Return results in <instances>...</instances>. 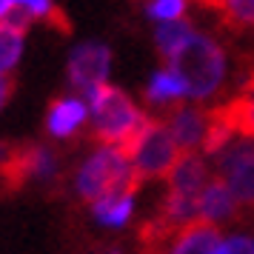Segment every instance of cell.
<instances>
[{
  "label": "cell",
  "mask_w": 254,
  "mask_h": 254,
  "mask_svg": "<svg viewBox=\"0 0 254 254\" xmlns=\"http://www.w3.org/2000/svg\"><path fill=\"white\" fill-rule=\"evenodd\" d=\"M166 66H172L180 74V80L186 83L189 100L203 103V100L214 97L223 89L226 71H229V60H226V52H223V46L214 37L194 29L191 37L186 40V46Z\"/></svg>",
  "instance_id": "obj_1"
},
{
  "label": "cell",
  "mask_w": 254,
  "mask_h": 254,
  "mask_svg": "<svg viewBox=\"0 0 254 254\" xmlns=\"http://www.w3.org/2000/svg\"><path fill=\"white\" fill-rule=\"evenodd\" d=\"M83 97L86 109L92 112V137L100 146L123 149L146 123V115L134 106V100L112 83L92 86Z\"/></svg>",
  "instance_id": "obj_2"
},
{
  "label": "cell",
  "mask_w": 254,
  "mask_h": 254,
  "mask_svg": "<svg viewBox=\"0 0 254 254\" xmlns=\"http://www.w3.org/2000/svg\"><path fill=\"white\" fill-rule=\"evenodd\" d=\"M74 183H77V194L89 203H94L106 194H117V191L137 194L140 189V180L131 169V163L117 146H100L80 166Z\"/></svg>",
  "instance_id": "obj_3"
},
{
  "label": "cell",
  "mask_w": 254,
  "mask_h": 254,
  "mask_svg": "<svg viewBox=\"0 0 254 254\" xmlns=\"http://www.w3.org/2000/svg\"><path fill=\"white\" fill-rule=\"evenodd\" d=\"M120 151L128 157V163H131V169H134L140 183L143 180L169 177L177 157L183 154V151L177 149L172 131L166 128V123L154 120V117H146V123L140 126V131Z\"/></svg>",
  "instance_id": "obj_4"
},
{
  "label": "cell",
  "mask_w": 254,
  "mask_h": 254,
  "mask_svg": "<svg viewBox=\"0 0 254 254\" xmlns=\"http://www.w3.org/2000/svg\"><path fill=\"white\" fill-rule=\"evenodd\" d=\"M58 172L55 154L35 143H0V186L17 191L32 177H49Z\"/></svg>",
  "instance_id": "obj_5"
},
{
  "label": "cell",
  "mask_w": 254,
  "mask_h": 254,
  "mask_svg": "<svg viewBox=\"0 0 254 254\" xmlns=\"http://www.w3.org/2000/svg\"><path fill=\"white\" fill-rule=\"evenodd\" d=\"M217 177L229 186L237 206H254V140L234 137L223 151L214 154Z\"/></svg>",
  "instance_id": "obj_6"
},
{
  "label": "cell",
  "mask_w": 254,
  "mask_h": 254,
  "mask_svg": "<svg viewBox=\"0 0 254 254\" xmlns=\"http://www.w3.org/2000/svg\"><path fill=\"white\" fill-rule=\"evenodd\" d=\"M109 69H112V49L106 46V43H97V40L80 43L69 55V63H66L69 83L83 94L89 92L92 86L106 83Z\"/></svg>",
  "instance_id": "obj_7"
},
{
  "label": "cell",
  "mask_w": 254,
  "mask_h": 254,
  "mask_svg": "<svg viewBox=\"0 0 254 254\" xmlns=\"http://www.w3.org/2000/svg\"><path fill=\"white\" fill-rule=\"evenodd\" d=\"M166 128L172 131V137H174V143H177L180 151H197L203 146V137H206L208 112L200 109V106L177 103L172 109L169 120H166Z\"/></svg>",
  "instance_id": "obj_8"
},
{
  "label": "cell",
  "mask_w": 254,
  "mask_h": 254,
  "mask_svg": "<svg viewBox=\"0 0 254 254\" xmlns=\"http://www.w3.org/2000/svg\"><path fill=\"white\" fill-rule=\"evenodd\" d=\"M237 200L231 197L229 186L223 183L220 177L214 180H208L203 186V191L197 194V220H203V223H211V226H217L220 223H229V220L237 217Z\"/></svg>",
  "instance_id": "obj_9"
},
{
  "label": "cell",
  "mask_w": 254,
  "mask_h": 254,
  "mask_svg": "<svg viewBox=\"0 0 254 254\" xmlns=\"http://www.w3.org/2000/svg\"><path fill=\"white\" fill-rule=\"evenodd\" d=\"M169 191L174 194H189V197H197L203 191V186L208 183V163L200 151H183L174 169L169 172Z\"/></svg>",
  "instance_id": "obj_10"
},
{
  "label": "cell",
  "mask_w": 254,
  "mask_h": 254,
  "mask_svg": "<svg viewBox=\"0 0 254 254\" xmlns=\"http://www.w3.org/2000/svg\"><path fill=\"white\" fill-rule=\"evenodd\" d=\"M220 243H223V234L217 226L194 220L174 234L163 254H214L220 249Z\"/></svg>",
  "instance_id": "obj_11"
},
{
  "label": "cell",
  "mask_w": 254,
  "mask_h": 254,
  "mask_svg": "<svg viewBox=\"0 0 254 254\" xmlns=\"http://www.w3.org/2000/svg\"><path fill=\"white\" fill-rule=\"evenodd\" d=\"M89 109L80 97H58L49 103L46 112V131L52 137H71L86 123Z\"/></svg>",
  "instance_id": "obj_12"
},
{
  "label": "cell",
  "mask_w": 254,
  "mask_h": 254,
  "mask_svg": "<svg viewBox=\"0 0 254 254\" xmlns=\"http://www.w3.org/2000/svg\"><path fill=\"white\" fill-rule=\"evenodd\" d=\"M186 83L180 80V74L172 66H163L151 74L149 86H146V100L151 106H177L180 100H186Z\"/></svg>",
  "instance_id": "obj_13"
},
{
  "label": "cell",
  "mask_w": 254,
  "mask_h": 254,
  "mask_svg": "<svg viewBox=\"0 0 254 254\" xmlns=\"http://www.w3.org/2000/svg\"><path fill=\"white\" fill-rule=\"evenodd\" d=\"M231 128L237 137H252L254 140V92L246 89L240 97L229 100L226 106H217L214 109Z\"/></svg>",
  "instance_id": "obj_14"
},
{
  "label": "cell",
  "mask_w": 254,
  "mask_h": 254,
  "mask_svg": "<svg viewBox=\"0 0 254 254\" xmlns=\"http://www.w3.org/2000/svg\"><path fill=\"white\" fill-rule=\"evenodd\" d=\"M92 211L103 226H123V223H128L131 211H134V194L131 191L106 194L92 203Z\"/></svg>",
  "instance_id": "obj_15"
},
{
  "label": "cell",
  "mask_w": 254,
  "mask_h": 254,
  "mask_svg": "<svg viewBox=\"0 0 254 254\" xmlns=\"http://www.w3.org/2000/svg\"><path fill=\"white\" fill-rule=\"evenodd\" d=\"M191 32H194V26L189 23L186 17L183 20H172V23H157V29H154V46L160 52V58L169 63L186 46V40L191 37Z\"/></svg>",
  "instance_id": "obj_16"
},
{
  "label": "cell",
  "mask_w": 254,
  "mask_h": 254,
  "mask_svg": "<svg viewBox=\"0 0 254 254\" xmlns=\"http://www.w3.org/2000/svg\"><path fill=\"white\" fill-rule=\"evenodd\" d=\"M200 3L220 9L231 26L254 29V0H200Z\"/></svg>",
  "instance_id": "obj_17"
},
{
  "label": "cell",
  "mask_w": 254,
  "mask_h": 254,
  "mask_svg": "<svg viewBox=\"0 0 254 254\" xmlns=\"http://www.w3.org/2000/svg\"><path fill=\"white\" fill-rule=\"evenodd\" d=\"M189 12V0H149L146 3V14L154 23H172V20H183Z\"/></svg>",
  "instance_id": "obj_18"
},
{
  "label": "cell",
  "mask_w": 254,
  "mask_h": 254,
  "mask_svg": "<svg viewBox=\"0 0 254 254\" xmlns=\"http://www.w3.org/2000/svg\"><path fill=\"white\" fill-rule=\"evenodd\" d=\"M20 52H23V35L0 29V74L14 69V63L20 60Z\"/></svg>",
  "instance_id": "obj_19"
},
{
  "label": "cell",
  "mask_w": 254,
  "mask_h": 254,
  "mask_svg": "<svg viewBox=\"0 0 254 254\" xmlns=\"http://www.w3.org/2000/svg\"><path fill=\"white\" fill-rule=\"evenodd\" d=\"M214 254H254V237H249V234H234V237L220 243V249Z\"/></svg>",
  "instance_id": "obj_20"
},
{
  "label": "cell",
  "mask_w": 254,
  "mask_h": 254,
  "mask_svg": "<svg viewBox=\"0 0 254 254\" xmlns=\"http://www.w3.org/2000/svg\"><path fill=\"white\" fill-rule=\"evenodd\" d=\"M14 94V77L9 74H0V109L9 103V97Z\"/></svg>",
  "instance_id": "obj_21"
}]
</instances>
